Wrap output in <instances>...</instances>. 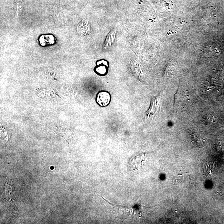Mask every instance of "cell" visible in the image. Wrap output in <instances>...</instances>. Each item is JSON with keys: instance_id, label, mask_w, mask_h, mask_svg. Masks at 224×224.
<instances>
[{"instance_id": "cell-1", "label": "cell", "mask_w": 224, "mask_h": 224, "mask_svg": "<svg viewBox=\"0 0 224 224\" xmlns=\"http://www.w3.org/2000/svg\"><path fill=\"white\" fill-rule=\"evenodd\" d=\"M101 198L108 204L113 206V210L116 212L118 215V218L120 219H132L135 218L137 216L139 217L140 210L142 207L140 205L131 207L117 205L110 202L106 199H104L103 197L101 196Z\"/></svg>"}, {"instance_id": "cell-2", "label": "cell", "mask_w": 224, "mask_h": 224, "mask_svg": "<svg viewBox=\"0 0 224 224\" xmlns=\"http://www.w3.org/2000/svg\"><path fill=\"white\" fill-rule=\"evenodd\" d=\"M190 181V176L188 173L184 172L176 174L173 177L172 180L173 184L174 185L180 186H184L188 185Z\"/></svg>"}, {"instance_id": "cell-3", "label": "cell", "mask_w": 224, "mask_h": 224, "mask_svg": "<svg viewBox=\"0 0 224 224\" xmlns=\"http://www.w3.org/2000/svg\"><path fill=\"white\" fill-rule=\"evenodd\" d=\"M96 100L97 104L100 106H107L110 102V94L106 91H100L97 93Z\"/></svg>"}, {"instance_id": "cell-4", "label": "cell", "mask_w": 224, "mask_h": 224, "mask_svg": "<svg viewBox=\"0 0 224 224\" xmlns=\"http://www.w3.org/2000/svg\"><path fill=\"white\" fill-rule=\"evenodd\" d=\"M187 98L185 91L180 88H178L174 98V109L176 107H179V105L182 104V103L186 102L187 99Z\"/></svg>"}, {"instance_id": "cell-5", "label": "cell", "mask_w": 224, "mask_h": 224, "mask_svg": "<svg viewBox=\"0 0 224 224\" xmlns=\"http://www.w3.org/2000/svg\"><path fill=\"white\" fill-rule=\"evenodd\" d=\"M53 168H54V167H51V169H52V170L53 169Z\"/></svg>"}]
</instances>
